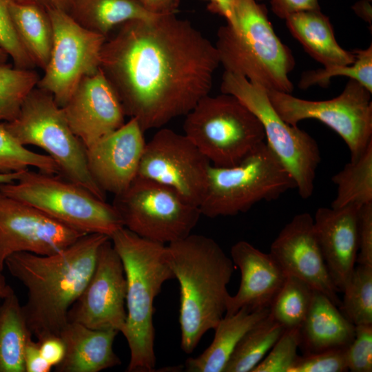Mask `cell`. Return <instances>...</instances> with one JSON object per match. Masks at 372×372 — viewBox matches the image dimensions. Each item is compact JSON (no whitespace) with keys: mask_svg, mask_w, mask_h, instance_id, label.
Wrapping results in <instances>:
<instances>
[{"mask_svg":"<svg viewBox=\"0 0 372 372\" xmlns=\"http://www.w3.org/2000/svg\"><path fill=\"white\" fill-rule=\"evenodd\" d=\"M117 28L103 43L100 69L144 132L185 116L209 94L218 54L189 21L161 14Z\"/></svg>","mask_w":372,"mask_h":372,"instance_id":"cell-1","label":"cell"},{"mask_svg":"<svg viewBox=\"0 0 372 372\" xmlns=\"http://www.w3.org/2000/svg\"><path fill=\"white\" fill-rule=\"evenodd\" d=\"M109 238L87 234L53 254L19 252L6 259L9 272L27 289L22 309L37 340L59 335L68 322L69 309L92 274L100 247Z\"/></svg>","mask_w":372,"mask_h":372,"instance_id":"cell-2","label":"cell"},{"mask_svg":"<svg viewBox=\"0 0 372 372\" xmlns=\"http://www.w3.org/2000/svg\"><path fill=\"white\" fill-rule=\"evenodd\" d=\"M167 260L179 283L180 347L192 353L226 312L234 264L213 238L190 234L166 245Z\"/></svg>","mask_w":372,"mask_h":372,"instance_id":"cell-3","label":"cell"},{"mask_svg":"<svg viewBox=\"0 0 372 372\" xmlns=\"http://www.w3.org/2000/svg\"><path fill=\"white\" fill-rule=\"evenodd\" d=\"M127 280L125 338L130 353L128 372H152L156 365L154 302L165 282L174 278L166 245L142 238L125 227L110 237Z\"/></svg>","mask_w":372,"mask_h":372,"instance_id":"cell-4","label":"cell"},{"mask_svg":"<svg viewBox=\"0 0 372 372\" xmlns=\"http://www.w3.org/2000/svg\"><path fill=\"white\" fill-rule=\"evenodd\" d=\"M236 24L220 27L214 45L225 72L265 89L291 94L288 75L295 66L291 50L274 32L265 6L256 0H234Z\"/></svg>","mask_w":372,"mask_h":372,"instance_id":"cell-5","label":"cell"},{"mask_svg":"<svg viewBox=\"0 0 372 372\" xmlns=\"http://www.w3.org/2000/svg\"><path fill=\"white\" fill-rule=\"evenodd\" d=\"M3 123L22 145L44 150L58 165L61 176L105 200L106 193L89 172L85 147L71 130L62 107L50 92L35 87L24 99L17 116Z\"/></svg>","mask_w":372,"mask_h":372,"instance_id":"cell-6","label":"cell"},{"mask_svg":"<svg viewBox=\"0 0 372 372\" xmlns=\"http://www.w3.org/2000/svg\"><path fill=\"white\" fill-rule=\"evenodd\" d=\"M294 188L293 179L265 141L236 165H211L199 209L211 218L235 216Z\"/></svg>","mask_w":372,"mask_h":372,"instance_id":"cell-7","label":"cell"},{"mask_svg":"<svg viewBox=\"0 0 372 372\" xmlns=\"http://www.w3.org/2000/svg\"><path fill=\"white\" fill-rule=\"evenodd\" d=\"M0 191L84 234H101L110 238L123 227L113 205L59 174L29 169L17 180L0 184Z\"/></svg>","mask_w":372,"mask_h":372,"instance_id":"cell-8","label":"cell"},{"mask_svg":"<svg viewBox=\"0 0 372 372\" xmlns=\"http://www.w3.org/2000/svg\"><path fill=\"white\" fill-rule=\"evenodd\" d=\"M184 134L216 167L238 164L262 143L258 118L236 96L209 94L185 115Z\"/></svg>","mask_w":372,"mask_h":372,"instance_id":"cell-9","label":"cell"},{"mask_svg":"<svg viewBox=\"0 0 372 372\" xmlns=\"http://www.w3.org/2000/svg\"><path fill=\"white\" fill-rule=\"evenodd\" d=\"M220 90L236 96L258 118L267 144L293 179L299 195L303 199L310 198L321 160L315 139L286 123L272 106L266 89L246 78L224 72Z\"/></svg>","mask_w":372,"mask_h":372,"instance_id":"cell-10","label":"cell"},{"mask_svg":"<svg viewBox=\"0 0 372 372\" xmlns=\"http://www.w3.org/2000/svg\"><path fill=\"white\" fill-rule=\"evenodd\" d=\"M112 205L124 227L162 244L189 236L201 215L198 206L172 188L138 176L125 191L114 196Z\"/></svg>","mask_w":372,"mask_h":372,"instance_id":"cell-11","label":"cell"},{"mask_svg":"<svg viewBox=\"0 0 372 372\" xmlns=\"http://www.w3.org/2000/svg\"><path fill=\"white\" fill-rule=\"evenodd\" d=\"M266 91L272 106L288 124L297 126L302 120L316 119L336 132L349 149L350 161L358 160L372 142V92L353 79L348 81L339 96L326 101Z\"/></svg>","mask_w":372,"mask_h":372,"instance_id":"cell-12","label":"cell"},{"mask_svg":"<svg viewBox=\"0 0 372 372\" xmlns=\"http://www.w3.org/2000/svg\"><path fill=\"white\" fill-rule=\"evenodd\" d=\"M53 30L50 57L37 87L63 107L80 81L100 69L106 37L80 25L67 12L47 10Z\"/></svg>","mask_w":372,"mask_h":372,"instance_id":"cell-13","label":"cell"},{"mask_svg":"<svg viewBox=\"0 0 372 372\" xmlns=\"http://www.w3.org/2000/svg\"><path fill=\"white\" fill-rule=\"evenodd\" d=\"M211 165L187 136L161 127L146 143L137 176L172 188L199 207Z\"/></svg>","mask_w":372,"mask_h":372,"instance_id":"cell-14","label":"cell"},{"mask_svg":"<svg viewBox=\"0 0 372 372\" xmlns=\"http://www.w3.org/2000/svg\"><path fill=\"white\" fill-rule=\"evenodd\" d=\"M127 280L121 259L109 238L100 247L92 274L68 311V321L123 333Z\"/></svg>","mask_w":372,"mask_h":372,"instance_id":"cell-15","label":"cell"},{"mask_svg":"<svg viewBox=\"0 0 372 372\" xmlns=\"http://www.w3.org/2000/svg\"><path fill=\"white\" fill-rule=\"evenodd\" d=\"M85 234L0 191V274L15 253L53 254Z\"/></svg>","mask_w":372,"mask_h":372,"instance_id":"cell-16","label":"cell"},{"mask_svg":"<svg viewBox=\"0 0 372 372\" xmlns=\"http://www.w3.org/2000/svg\"><path fill=\"white\" fill-rule=\"evenodd\" d=\"M269 253L287 276L302 280L340 307L339 291L329 273L310 214L294 216L272 242Z\"/></svg>","mask_w":372,"mask_h":372,"instance_id":"cell-17","label":"cell"},{"mask_svg":"<svg viewBox=\"0 0 372 372\" xmlns=\"http://www.w3.org/2000/svg\"><path fill=\"white\" fill-rule=\"evenodd\" d=\"M62 109L85 148L125 123L123 105L101 69L80 81Z\"/></svg>","mask_w":372,"mask_h":372,"instance_id":"cell-18","label":"cell"},{"mask_svg":"<svg viewBox=\"0 0 372 372\" xmlns=\"http://www.w3.org/2000/svg\"><path fill=\"white\" fill-rule=\"evenodd\" d=\"M134 118L85 148L89 172L97 185L114 196L125 191L138 175L146 142Z\"/></svg>","mask_w":372,"mask_h":372,"instance_id":"cell-19","label":"cell"},{"mask_svg":"<svg viewBox=\"0 0 372 372\" xmlns=\"http://www.w3.org/2000/svg\"><path fill=\"white\" fill-rule=\"evenodd\" d=\"M360 206L320 207L313 229L333 285L342 293L355 267L358 254V216Z\"/></svg>","mask_w":372,"mask_h":372,"instance_id":"cell-20","label":"cell"},{"mask_svg":"<svg viewBox=\"0 0 372 372\" xmlns=\"http://www.w3.org/2000/svg\"><path fill=\"white\" fill-rule=\"evenodd\" d=\"M231 258L240 272L239 289L229 296L225 315L242 307L269 308L287 275L270 253H264L249 242L240 240L231 248Z\"/></svg>","mask_w":372,"mask_h":372,"instance_id":"cell-21","label":"cell"},{"mask_svg":"<svg viewBox=\"0 0 372 372\" xmlns=\"http://www.w3.org/2000/svg\"><path fill=\"white\" fill-rule=\"evenodd\" d=\"M118 333L115 330L94 329L68 321L59 334L65 344V356L54 371L99 372L121 364L113 349Z\"/></svg>","mask_w":372,"mask_h":372,"instance_id":"cell-22","label":"cell"},{"mask_svg":"<svg viewBox=\"0 0 372 372\" xmlns=\"http://www.w3.org/2000/svg\"><path fill=\"white\" fill-rule=\"evenodd\" d=\"M300 334L304 353L345 348L354 338L355 325L328 297L315 290Z\"/></svg>","mask_w":372,"mask_h":372,"instance_id":"cell-23","label":"cell"},{"mask_svg":"<svg viewBox=\"0 0 372 372\" xmlns=\"http://www.w3.org/2000/svg\"><path fill=\"white\" fill-rule=\"evenodd\" d=\"M269 313V308L252 310L242 307L225 315L218 323L211 344L198 356L188 358L185 369L188 372H224L237 344L244 335Z\"/></svg>","mask_w":372,"mask_h":372,"instance_id":"cell-24","label":"cell"},{"mask_svg":"<svg viewBox=\"0 0 372 372\" xmlns=\"http://www.w3.org/2000/svg\"><path fill=\"white\" fill-rule=\"evenodd\" d=\"M285 21L293 37L324 67L350 65L355 61L354 51H347L338 44L329 17L320 10L296 12Z\"/></svg>","mask_w":372,"mask_h":372,"instance_id":"cell-25","label":"cell"},{"mask_svg":"<svg viewBox=\"0 0 372 372\" xmlns=\"http://www.w3.org/2000/svg\"><path fill=\"white\" fill-rule=\"evenodd\" d=\"M10 14L17 34L36 66L43 70L51 54L53 30L45 8L32 0H14Z\"/></svg>","mask_w":372,"mask_h":372,"instance_id":"cell-26","label":"cell"},{"mask_svg":"<svg viewBox=\"0 0 372 372\" xmlns=\"http://www.w3.org/2000/svg\"><path fill=\"white\" fill-rule=\"evenodd\" d=\"M68 14L82 27L106 38L123 23L158 15L137 0H76Z\"/></svg>","mask_w":372,"mask_h":372,"instance_id":"cell-27","label":"cell"},{"mask_svg":"<svg viewBox=\"0 0 372 372\" xmlns=\"http://www.w3.org/2000/svg\"><path fill=\"white\" fill-rule=\"evenodd\" d=\"M32 335L14 290L0 302V372H25L24 351Z\"/></svg>","mask_w":372,"mask_h":372,"instance_id":"cell-28","label":"cell"},{"mask_svg":"<svg viewBox=\"0 0 372 372\" xmlns=\"http://www.w3.org/2000/svg\"><path fill=\"white\" fill-rule=\"evenodd\" d=\"M284 330L285 328L269 313L244 335L233 351L224 372H252Z\"/></svg>","mask_w":372,"mask_h":372,"instance_id":"cell-29","label":"cell"},{"mask_svg":"<svg viewBox=\"0 0 372 372\" xmlns=\"http://www.w3.org/2000/svg\"><path fill=\"white\" fill-rule=\"evenodd\" d=\"M337 186L331 207L338 209L350 204L360 207L372 203V142L355 161H350L331 178Z\"/></svg>","mask_w":372,"mask_h":372,"instance_id":"cell-30","label":"cell"},{"mask_svg":"<svg viewBox=\"0 0 372 372\" xmlns=\"http://www.w3.org/2000/svg\"><path fill=\"white\" fill-rule=\"evenodd\" d=\"M314 291L302 280L287 276L269 306V315L285 329L300 328L309 310Z\"/></svg>","mask_w":372,"mask_h":372,"instance_id":"cell-31","label":"cell"},{"mask_svg":"<svg viewBox=\"0 0 372 372\" xmlns=\"http://www.w3.org/2000/svg\"><path fill=\"white\" fill-rule=\"evenodd\" d=\"M339 309L355 326L372 324V266L355 267Z\"/></svg>","mask_w":372,"mask_h":372,"instance_id":"cell-32","label":"cell"},{"mask_svg":"<svg viewBox=\"0 0 372 372\" xmlns=\"http://www.w3.org/2000/svg\"><path fill=\"white\" fill-rule=\"evenodd\" d=\"M38 74L30 69L0 65V121L14 120L30 91L37 87Z\"/></svg>","mask_w":372,"mask_h":372,"instance_id":"cell-33","label":"cell"},{"mask_svg":"<svg viewBox=\"0 0 372 372\" xmlns=\"http://www.w3.org/2000/svg\"><path fill=\"white\" fill-rule=\"evenodd\" d=\"M30 168L60 175L59 168L51 157L31 151L22 145L7 130L3 123H1L0 174L19 172Z\"/></svg>","mask_w":372,"mask_h":372,"instance_id":"cell-34","label":"cell"},{"mask_svg":"<svg viewBox=\"0 0 372 372\" xmlns=\"http://www.w3.org/2000/svg\"><path fill=\"white\" fill-rule=\"evenodd\" d=\"M355 61L350 65H336L322 69L309 70L302 74L299 82L301 89L318 85L327 87L332 77L344 76L353 79L372 92V45L366 49L356 50Z\"/></svg>","mask_w":372,"mask_h":372,"instance_id":"cell-35","label":"cell"},{"mask_svg":"<svg viewBox=\"0 0 372 372\" xmlns=\"http://www.w3.org/2000/svg\"><path fill=\"white\" fill-rule=\"evenodd\" d=\"M300 328L285 329L276 342L252 372H289L298 355Z\"/></svg>","mask_w":372,"mask_h":372,"instance_id":"cell-36","label":"cell"},{"mask_svg":"<svg viewBox=\"0 0 372 372\" xmlns=\"http://www.w3.org/2000/svg\"><path fill=\"white\" fill-rule=\"evenodd\" d=\"M13 1L0 0V45L15 68L32 70L36 65L22 45L10 17V5Z\"/></svg>","mask_w":372,"mask_h":372,"instance_id":"cell-37","label":"cell"},{"mask_svg":"<svg viewBox=\"0 0 372 372\" xmlns=\"http://www.w3.org/2000/svg\"><path fill=\"white\" fill-rule=\"evenodd\" d=\"M346 349H331L298 355L289 372L348 371Z\"/></svg>","mask_w":372,"mask_h":372,"instance_id":"cell-38","label":"cell"},{"mask_svg":"<svg viewBox=\"0 0 372 372\" xmlns=\"http://www.w3.org/2000/svg\"><path fill=\"white\" fill-rule=\"evenodd\" d=\"M348 371H372V324L355 326V335L346 349Z\"/></svg>","mask_w":372,"mask_h":372,"instance_id":"cell-39","label":"cell"},{"mask_svg":"<svg viewBox=\"0 0 372 372\" xmlns=\"http://www.w3.org/2000/svg\"><path fill=\"white\" fill-rule=\"evenodd\" d=\"M356 263L372 266V203L362 206L359 211Z\"/></svg>","mask_w":372,"mask_h":372,"instance_id":"cell-40","label":"cell"},{"mask_svg":"<svg viewBox=\"0 0 372 372\" xmlns=\"http://www.w3.org/2000/svg\"><path fill=\"white\" fill-rule=\"evenodd\" d=\"M270 3L273 12L282 19L296 12L320 10L318 0H271Z\"/></svg>","mask_w":372,"mask_h":372,"instance_id":"cell-41","label":"cell"},{"mask_svg":"<svg viewBox=\"0 0 372 372\" xmlns=\"http://www.w3.org/2000/svg\"><path fill=\"white\" fill-rule=\"evenodd\" d=\"M37 341L41 355L49 364L55 367L61 362L65 356V347L59 335L50 336Z\"/></svg>","mask_w":372,"mask_h":372,"instance_id":"cell-42","label":"cell"},{"mask_svg":"<svg viewBox=\"0 0 372 372\" xmlns=\"http://www.w3.org/2000/svg\"><path fill=\"white\" fill-rule=\"evenodd\" d=\"M23 361L25 372H50L52 368L41 355L39 342L32 338L25 346Z\"/></svg>","mask_w":372,"mask_h":372,"instance_id":"cell-43","label":"cell"},{"mask_svg":"<svg viewBox=\"0 0 372 372\" xmlns=\"http://www.w3.org/2000/svg\"><path fill=\"white\" fill-rule=\"evenodd\" d=\"M147 11L153 14H176L178 0H137Z\"/></svg>","mask_w":372,"mask_h":372,"instance_id":"cell-44","label":"cell"},{"mask_svg":"<svg viewBox=\"0 0 372 372\" xmlns=\"http://www.w3.org/2000/svg\"><path fill=\"white\" fill-rule=\"evenodd\" d=\"M209 2L208 9L216 14L223 17L227 24L234 26L236 18L234 8V0H205Z\"/></svg>","mask_w":372,"mask_h":372,"instance_id":"cell-45","label":"cell"},{"mask_svg":"<svg viewBox=\"0 0 372 372\" xmlns=\"http://www.w3.org/2000/svg\"><path fill=\"white\" fill-rule=\"evenodd\" d=\"M372 0H360L356 2L352 7L355 13L364 21L372 24Z\"/></svg>","mask_w":372,"mask_h":372,"instance_id":"cell-46","label":"cell"},{"mask_svg":"<svg viewBox=\"0 0 372 372\" xmlns=\"http://www.w3.org/2000/svg\"><path fill=\"white\" fill-rule=\"evenodd\" d=\"M46 10L58 9L69 12L76 0H32Z\"/></svg>","mask_w":372,"mask_h":372,"instance_id":"cell-47","label":"cell"},{"mask_svg":"<svg viewBox=\"0 0 372 372\" xmlns=\"http://www.w3.org/2000/svg\"><path fill=\"white\" fill-rule=\"evenodd\" d=\"M13 289L6 282L5 276L0 274V302L8 296Z\"/></svg>","mask_w":372,"mask_h":372,"instance_id":"cell-48","label":"cell"},{"mask_svg":"<svg viewBox=\"0 0 372 372\" xmlns=\"http://www.w3.org/2000/svg\"><path fill=\"white\" fill-rule=\"evenodd\" d=\"M25 171L8 174H0V184L12 183L17 180Z\"/></svg>","mask_w":372,"mask_h":372,"instance_id":"cell-49","label":"cell"},{"mask_svg":"<svg viewBox=\"0 0 372 372\" xmlns=\"http://www.w3.org/2000/svg\"><path fill=\"white\" fill-rule=\"evenodd\" d=\"M9 58L7 52L0 45V65L6 64Z\"/></svg>","mask_w":372,"mask_h":372,"instance_id":"cell-50","label":"cell"},{"mask_svg":"<svg viewBox=\"0 0 372 372\" xmlns=\"http://www.w3.org/2000/svg\"><path fill=\"white\" fill-rule=\"evenodd\" d=\"M256 1H261V0H256Z\"/></svg>","mask_w":372,"mask_h":372,"instance_id":"cell-51","label":"cell"}]
</instances>
